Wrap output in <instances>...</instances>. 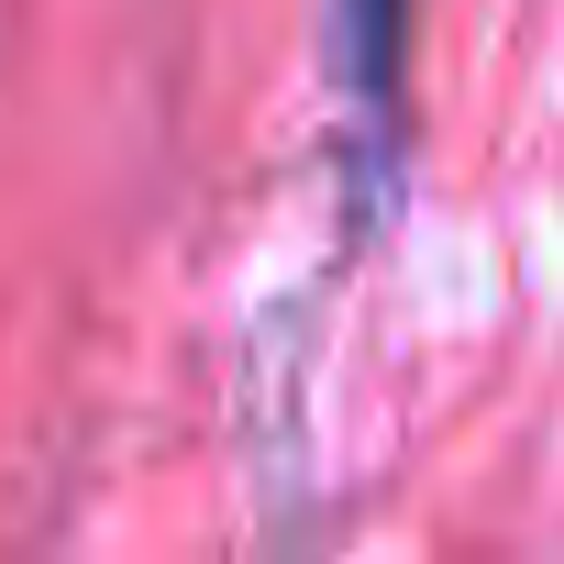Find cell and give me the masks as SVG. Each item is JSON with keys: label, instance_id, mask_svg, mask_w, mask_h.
Segmentation results:
<instances>
[{"label": "cell", "instance_id": "obj_1", "mask_svg": "<svg viewBox=\"0 0 564 564\" xmlns=\"http://www.w3.org/2000/svg\"><path fill=\"white\" fill-rule=\"evenodd\" d=\"M333 78H344V111H355V177L366 199L388 188L399 166V89H410V0H333Z\"/></svg>", "mask_w": 564, "mask_h": 564}]
</instances>
